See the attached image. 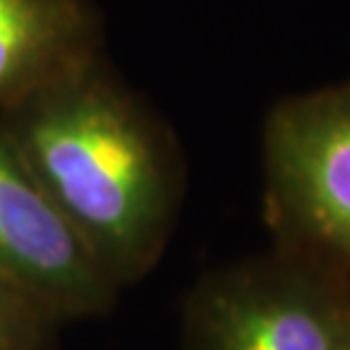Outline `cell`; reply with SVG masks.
I'll list each match as a JSON object with an SVG mask.
<instances>
[{"instance_id": "1", "label": "cell", "mask_w": 350, "mask_h": 350, "mask_svg": "<svg viewBox=\"0 0 350 350\" xmlns=\"http://www.w3.org/2000/svg\"><path fill=\"white\" fill-rule=\"evenodd\" d=\"M0 125L112 286L148 275L174 231L185 161L104 57L16 101Z\"/></svg>"}, {"instance_id": "2", "label": "cell", "mask_w": 350, "mask_h": 350, "mask_svg": "<svg viewBox=\"0 0 350 350\" xmlns=\"http://www.w3.org/2000/svg\"><path fill=\"white\" fill-rule=\"evenodd\" d=\"M350 335V267L273 241L211 270L182 309V350H338Z\"/></svg>"}, {"instance_id": "3", "label": "cell", "mask_w": 350, "mask_h": 350, "mask_svg": "<svg viewBox=\"0 0 350 350\" xmlns=\"http://www.w3.org/2000/svg\"><path fill=\"white\" fill-rule=\"evenodd\" d=\"M262 174L273 241L350 267V78L270 109Z\"/></svg>"}, {"instance_id": "4", "label": "cell", "mask_w": 350, "mask_h": 350, "mask_svg": "<svg viewBox=\"0 0 350 350\" xmlns=\"http://www.w3.org/2000/svg\"><path fill=\"white\" fill-rule=\"evenodd\" d=\"M0 275L60 322L104 314L117 288L29 172L0 125Z\"/></svg>"}, {"instance_id": "5", "label": "cell", "mask_w": 350, "mask_h": 350, "mask_svg": "<svg viewBox=\"0 0 350 350\" xmlns=\"http://www.w3.org/2000/svg\"><path fill=\"white\" fill-rule=\"evenodd\" d=\"M96 57L91 0H0V112Z\"/></svg>"}, {"instance_id": "6", "label": "cell", "mask_w": 350, "mask_h": 350, "mask_svg": "<svg viewBox=\"0 0 350 350\" xmlns=\"http://www.w3.org/2000/svg\"><path fill=\"white\" fill-rule=\"evenodd\" d=\"M57 317L0 275V350H52Z\"/></svg>"}, {"instance_id": "7", "label": "cell", "mask_w": 350, "mask_h": 350, "mask_svg": "<svg viewBox=\"0 0 350 350\" xmlns=\"http://www.w3.org/2000/svg\"><path fill=\"white\" fill-rule=\"evenodd\" d=\"M338 350H350V335H348L345 340H342V345H340Z\"/></svg>"}]
</instances>
